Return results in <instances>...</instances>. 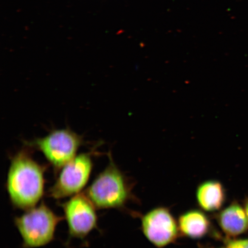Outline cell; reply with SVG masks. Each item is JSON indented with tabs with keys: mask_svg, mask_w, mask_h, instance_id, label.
<instances>
[{
	"mask_svg": "<svg viewBox=\"0 0 248 248\" xmlns=\"http://www.w3.org/2000/svg\"><path fill=\"white\" fill-rule=\"evenodd\" d=\"M46 169L33 159L28 147L14 155L6 188L15 207L27 210L35 207L44 194Z\"/></svg>",
	"mask_w": 248,
	"mask_h": 248,
	"instance_id": "1",
	"label": "cell"
},
{
	"mask_svg": "<svg viewBox=\"0 0 248 248\" xmlns=\"http://www.w3.org/2000/svg\"><path fill=\"white\" fill-rule=\"evenodd\" d=\"M110 162L99 173L84 194L99 209H124L129 202L137 201L133 193V183L114 163Z\"/></svg>",
	"mask_w": 248,
	"mask_h": 248,
	"instance_id": "2",
	"label": "cell"
},
{
	"mask_svg": "<svg viewBox=\"0 0 248 248\" xmlns=\"http://www.w3.org/2000/svg\"><path fill=\"white\" fill-rule=\"evenodd\" d=\"M63 219L44 202L16 217L15 224L22 237L24 248H39L50 243L54 240L56 228Z\"/></svg>",
	"mask_w": 248,
	"mask_h": 248,
	"instance_id": "3",
	"label": "cell"
},
{
	"mask_svg": "<svg viewBox=\"0 0 248 248\" xmlns=\"http://www.w3.org/2000/svg\"><path fill=\"white\" fill-rule=\"evenodd\" d=\"M83 144L81 136L69 129H61L54 130L27 145L41 152L57 174L62 167L77 156Z\"/></svg>",
	"mask_w": 248,
	"mask_h": 248,
	"instance_id": "4",
	"label": "cell"
},
{
	"mask_svg": "<svg viewBox=\"0 0 248 248\" xmlns=\"http://www.w3.org/2000/svg\"><path fill=\"white\" fill-rule=\"evenodd\" d=\"M92 153H82L60 170L55 184L48 189V196L55 200L79 194L88 183L92 171Z\"/></svg>",
	"mask_w": 248,
	"mask_h": 248,
	"instance_id": "5",
	"label": "cell"
},
{
	"mask_svg": "<svg viewBox=\"0 0 248 248\" xmlns=\"http://www.w3.org/2000/svg\"><path fill=\"white\" fill-rule=\"evenodd\" d=\"M141 225L145 238L156 248L174 244L181 235L177 220L165 206L155 207L142 215Z\"/></svg>",
	"mask_w": 248,
	"mask_h": 248,
	"instance_id": "6",
	"label": "cell"
},
{
	"mask_svg": "<svg viewBox=\"0 0 248 248\" xmlns=\"http://www.w3.org/2000/svg\"><path fill=\"white\" fill-rule=\"evenodd\" d=\"M61 206L63 210L70 237L83 239L97 228L96 207L84 193L74 195L61 204Z\"/></svg>",
	"mask_w": 248,
	"mask_h": 248,
	"instance_id": "7",
	"label": "cell"
},
{
	"mask_svg": "<svg viewBox=\"0 0 248 248\" xmlns=\"http://www.w3.org/2000/svg\"><path fill=\"white\" fill-rule=\"evenodd\" d=\"M178 223L181 235L190 239L200 240L207 235L217 239L220 234L210 217L201 209L186 211L179 216Z\"/></svg>",
	"mask_w": 248,
	"mask_h": 248,
	"instance_id": "8",
	"label": "cell"
},
{
	"mask_svg": "<svg viewBox=\"0 0 248 248\" xmlns=\"http://www.w3.org/2000/svg\"><path fill=\"white\" fill-rule=\"evenodd\" d=\"M217 224L229 238H237L248 232V220L243 204L234 200L215 213Z\"/></svg>",
	"mask_w": 248,
	"mask_h": 248,
	"instance_id": "9",
	"label": "cell"
},
{
	"mask_svg": "<svg viewBox=\"0 0 248 248\" xmlns=\"http://www.w3.org/2000/svg\"><path fill=\"white\" fill-rule=\"evenodd\" d=\"M198 206L205 212H218L227 200V193L224 185L218 180L210 179L198 186L196 193Z\"/></svg>",
	"mask_w": 248,
	"mask_h": 248,
	"instance_id": "10",
	"label": "cell"
},
{
	"mask_svg": "<svg viewBox=\"0 0 248 248\" xmlns=\"http://www.w3.org/2000/svg\"><path fill=\"white\" fill-rule=\"evenodd\" d=\"M219 240L222 242L226 248H248V237L229 238L221 235Z\"/></svg>",
	"mask_w": 248,
	"mask_h": 248,
	"instance_id": "11",
	"label": "cell"
},
{
	"mask_svg": "<svg viewBox=\"0 0 248 248\" xmlns=\"http://www.w3.org/2000/svg\"><path fill=\"white\" fill-rule=\"evenodd\" d=\"M245 210H246V215L248 220V197L245 198L243 203Z\"/></svg>",
	"mask_w": 248,
	"mask_h": 248,
	"instance_id": "12",
	"label": "cell"
},
{
	"mask_svg": "<svg viewBox=\"0 0 248 248\" xmlns=\"http://www.w3.org/2000/svg\"><path fill=\"white\" fill-rule=\"evenodd\" d=\"M198 248H226L225 246L224 247H215L213 246H206V245H198Z\"/></svg>",
	"mask_w": 248,
	"mask_h": 248,
	"instance_id": "13",
	"label": "cell"
}]
</instances>
